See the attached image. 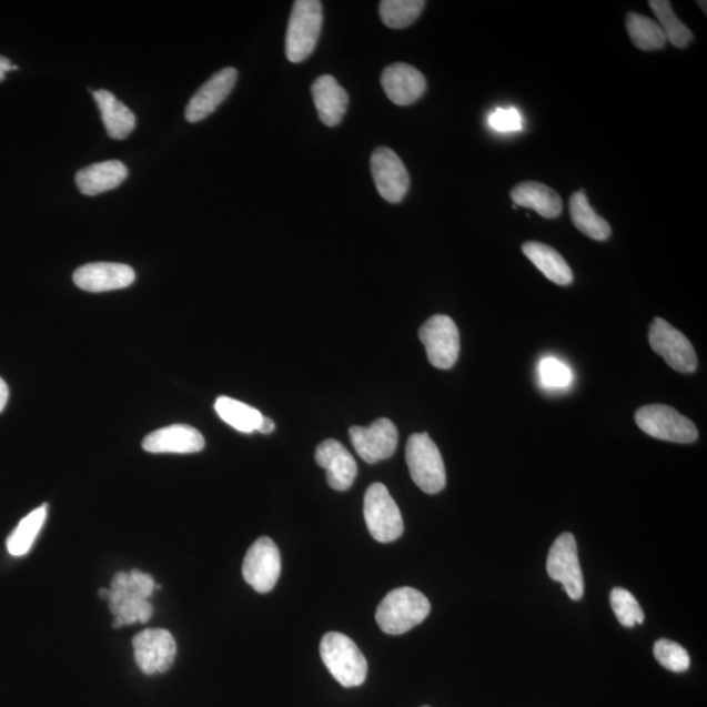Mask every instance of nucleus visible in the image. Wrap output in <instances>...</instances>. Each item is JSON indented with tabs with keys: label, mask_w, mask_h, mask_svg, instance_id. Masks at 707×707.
<instances>
[{
	"label": "nucleus",
	"mask_w": 707,
	"mask_h": 707,
	"mask_svg": "<svg viewBox=\"0 0 707 707\" xmlns=\"http://www.w3.org/2000/svg\"><path fill=\"white\" fill-rule=\"evenodd\" d=\"M430 610L432 605L424 594L412 587H401L384 597L375 617L384 633L400 636L424 623Z\"/></svg>",
	"instance_id": "1"
},
{
	"label": "nucleus",
	"mask_w": 707,
	"mask_h": 707,
	"mask_svg": "<svg viewBox=\"0 0 707 707\" xmlns=\"http://www.w3.org/2000/svg\"><path fill=\"white\" fill-rule=\"evenodd\" d=\"M320 654L324 665L342 687H360L366 681L367 660L352 638L337 632L326 633L320 644Z\"/></svg>",
	"instance_id": "2"
},
{
	"label": "nucleus",
	"mask_w": 707,
	"mask_h": 707,
	"mask_svg": "<svg viewBox=\"0 0 707 707\" xmlns=\"http://www.w3.org/2000/svg\"><path fill=\"white\" fill-rule=\"evenodd\" d=\"M323 4L319 0H296L286 34V55L301 63L315 52L323 28Z\"/></svg>",
	"instance_id": "3"
},
{
	"label": "nucleus",
	"mask_w": 707,
	"mask_h": 707,
	"mask_svg": "<svg viewBox=\"0 0 707 707\" xmlns=\"http://www.w3.org/2000/svg\"><path fill=\"white\" fill-rule=\"evenodd\" d=\"M405 455L414 484L422 492L436 494L444 489L446 468L440 448L428 434H413L407 441Z\"/></svg>",
	"instance_id": "4"
},
{
	"label": "nucleus",
	"mask_w": 707,
	"mask_h": 707,
	"mask_svg": "<svg viewBox=\"0 0 707 707\" xmlns=\"http://www.w3.org/2000/svg\"><path fill=\"white\" fill-rule=\"evenodd\" d=\"M364 519L378 543L396 542L404 534L403 515L383 484L371 485L364 495Z\"/></svg>",
	"instance_id": "5"
},
{
	"label": "nucleus",
	"mask_w": 707,
	"mask_h": 707,
	"mask_svg": "<svg viewBox=\"0 0 707 707\" xmlns=\"http://www.w3.org/2000/svg\"><path fill=\"white\" fill-rule=\"evenodd\" d=\"M636 424L655 440L689 444L698 437L694 422L668 405L654 404L640 407L636 413Z\"/></svg>",
	"instance_id": "6"
},
{
	"label": "nucleus",
	"mask_w": 707,
	"mask_h": 707,
	"mask_svg": "<svg viewBox=\"0 0 707 707\" xmlns=\"http://www.w3.org/2000/svg\"><path fill=\"white\" fill-rule=\"evenodd\" d=\"M420 340L426 349L427 360L434 367L450 370L461 354V334L451 317L436 315L421 326Z\"/></svg>",
	"instance_id": "7"
},
{
	"label": "nucleus",
	"mask_w": 707,
	"mask_h": 707,
	"mask_svg": "<svg viewBox=\"0 0 707 707\" xmlns=\"http://www.w3.org/2000/svg\"><path fill=\"white\" fill-rule=\"evenodd\" d=\"M546 570L553 580L563 583L565 593L572 600H580L585 595L578 545L570 532H565L553 543L546 560Z\"/></svg>",
	"instance_id": "8"
},
{
	"label": "nucleus",
	"mask_w": 707,
	"mask_h": 707,
	"mask_svg": "<svg viewBox=\"0 0 707 707\" xmlns=\"http://www.w3.org/2000/svg\"><path fill=\"white\" fill-rule=\"evenodd\" d=\"M648 341L654 352L663 356L670 368L681 374L695 373L698 361L694 345L666 320L654 319Z\"/></svg>",
	"instance_id": "9"
},
{
	"label": "nucleus",
	"mask_w": 707,
	"mask_h": 707,
	"mask_svg": "<svg viewBox=\"0 0 707 707\" xmlns=\"http://www.w3.org/2000/svg\"><path fill=\"white\" fill-rule=\"evenodd\" d=\"M282 570L279 546L271 537H261L246 552L243 577L259 594L271 593Z\"/></svg>",
	"instance_id": "10"
},
{
	"label": "nucleus",
	"mask_w": 707,
	"mask_h": 707,
	"mask_svg": "<svg viewBox=\"0 0 707 707\" xmlns=\"http://www.w3.org/2000/svg\"><path fill=\"white\" fill-rule=\"evenodd\" d=\"M138 667L145 675L164 674L178 654L176 640L164 629H145L133 639Z\"/></svg>",
	"instance_id": "11"
},
{
	"label": "nucleus",
	"mask_w": 707,
	"mask_h": 707,
	"mask_svg": "<svg viewBox=\"0 0 707 707\" xmlns=\"http://www.w3.org/2000/svg\"><path fill=\"white\" fill-rule=\"evenodd\" d=\"M371 172L378 194L390 203H400L411 186L410 172L403 160L388 148H378L371 156Z\"/></svg>",
	"instance_id": "12"
},
{
	"label": "nucleus",
	"mask_w": 707,
	"mask_h": 707,
	"mask_svg": "<svg viewBox=\"0 0 707 707\" xmlns=\"http://www.w3.org/2000/svg\"><path fill=\"white\" fill-rule=\"evenodd\" d=\"M349 434L356 454L368 464L386 461L398 444L397 427L388 418L377 420L370 427L353 426Z\"/></svg>",
	"instance_id": "13"
},
{
	"label": "nucleus",
	"mask_w": 707,
	"mask_h": 707,
	"mask_svg": "<svg viewBox=\"0 0 707 707\" xmlns=\"http://www.w3.org/2000/svg\"><path fill=\"white\" fill-rule=\"evenodd\" d=\"M74 283L80 290L89 293H105L127 289L135 281L133 267L125 264H114V262H94L77 269Z\"/></svg>",
	"instance_id": "14"
},
{
	"label": "nucleus",
	"mask_w": 707,
	"mask_h": 707,
	"mask_svg": "<svg viewBox=\"0 0 707 707\" xmlns=\"http://www.w3.org/2000/svg\"><path fill=\"white\" fill-rule=\"evenodd\" d=\"M236 80L238 71L233 68H225L211 77L189 101L185 109L186 121L195 123L208 119L229 98Z\"/></svg>",
	"instance_id": "15"
},
{
	"label": "nucleus",
	"mask_w": 707,
	"mask_h": 707,
	"mask_svg": "<svg viewBox=\"0 0 707 707\" xmlns=\"http://www.w3.org/2000/svg\"><path fill=\"white\" fill-rule=\"evenodd\" d=\"M382 85L393 104L407 107L424 97L427 83L425 75L413 65L395 63L383 71Z\"/></svg>",
	"instance_id": "16"
},
{
	"label": "nucleus",
	"mask_w": 707,
	"mask_h": 707,
	"mask_svg": "<svg viewBox=\"0 0 707 707\" xmlns=\"http://www.w3.org/2000/svg\"><path fill=\"white\" fill-rule=\"evenodd\" d=\"M316 463L326 471L327 484L337 492L353 486L358 465L350 452L339 441L327 440L320 444L315 454Z\"/></svg>",
	"instance_id": "17"
},
{
	"label": "nucleus",
	"mask_w": 707,
	"mask_h": 707,
	"mask_svg": "<svg viewBox=\"0 0 707 707\" xmlns=\"http://www.w3.org/2000/svg\"><path fill=\"white\" fill-rule=\"evenodd\" d=\"M142 446L151 454H195L205 448V437L192 426L172 425L145 436Z\"/></svg>",
	"instance_id": "18"
},
{
	"label": "nucleus",
	"mask_w": 707,
	"mask_h": 707,
	"mask_svg": "<svg viewBox=\"0 0 707 707\" xmlns=\"http://www.w3.org/2000/svg\"><path fill=\"white\" fill-rule=\"evenodd\" d=\"M311 91L320 120L330 128L340 125L349 105V94L344 87L334 77L323 75L315 80Z\"/></svg>",
	"instance_id": "19"
},
{
	"label": "nucleus",
	"mask_w": 707,
	"mask_h": 707,
	"mask_svg": "<svg viewBox=\"0 0 707 707\" xmlns=\"http://www.w3.org/2000/svg\"><path fill=\"white\" fill-rule=\"evenodd\" d=\"M129 174L128 166L119 160L94 163L77 173L75 182L84 195H98L119 188Z\"/></svg>",
	"instance_id": "20"
},
{
	"label": "nucleus",
	"mask_w": 707,
	"mask_h": 707,
	"mask_svg": "<svg viewBox=\"0 0 707 707\" xmlns=\"http://www.w3.org/2000/svg\"><path fill=\"white\" fill-rule=\"evenodd\" d=\"M512 200L516 206L535 210L543 218L554 219L563 213V199L542 182H521L513 189Z\"/></svg>",
	"instance_id": "21"
},
{
	"label": "nucleus",
	"mask_w": 707,
	"mask_h": 707,
	"mask_svg": "<svg viewBox=\"0 0 707 707\" xmlns=\"http://www.w3.org/2000/svg\"><path fill=\"white\" fill-rule=\"evenodd\" d=\"M93 98L100 109L108 135L115 141L127 140L137 125L134 113L109 91H94Z\"/></svg>",
	"instance_id": "22"
},
{
	"label": "nucleus",
	"mask_w": 707,
	"mask_h": 707,
	"mask_svg": "<svg viewBox=\"0 0 707 707\" xmlns=\"http://www.w3.org/2000/svg\"><path fill=\"white\" fill-rule=\"evenodd\" d=\"M522 251L532 264L553 283L568 286L573 282L574 275L570 266L554 248L543 243L528 242L523 244Z\"/></svg>",
	"instance_id": "23"
},
{
	"label": "nucleus",
	"mask_w": 707,
	"mask_h": 707,
	"mask_svg": "<svg viewBox=\"0 0 707 707\" xmlns=\"http://www.w3.org/2000/svg\"><path fill=\"white\" fill-rule=\"evenodd\" d=\"M570 216L572 221L583 235L597 242H605L612 233L610 224L595 213L589 205L585 192H577L570 199Z\"/></svg>",
	"instance_id": "24"
},
{
	"label": "nucleus",
	"mask_w": 707,
	"mask_h": 707,
	"mask_svg": "<svg viewBox=\"0 0 707 707\" xmlns=\"http://www.w3.org/2000/svg\"><path fill=\"white\" fill-rule=\"evenodd\" d=\"M215 411L225 424L244 434L257 432L261 420L264 417L254 407L224 396L216 400Z\"/></svg>",
	"instance_id": "25"
},
{
	"label": "nucleus",
	"mask_w": 707,
	"mask_h": 707,
	"mask_svg": "<svg viewBox=\"0 0 707 707\" xmlns=\"http://www.w3.org/2000/svg\"><path fill=\"white\" fill-rule=\"evenodd\" d=\"M48 516V505H42L39 508L24 517L19 523V526L14 528L9 541H7V549H9L11 556L21 557L31 551L36 537L39 536L40 531L46 523Z\"/></svg>",
	"instance_id": "26"
},
{
	"label": "nucleus",
	"mask_w": 707,
	"mask_h": 707,
	"mask_svg": "<svg viewBox=\"0 0 707 707\" xmlns=\"http://www.w3.org/2000/svg\"><path fill=\"white\" fill-rule=\"evenodd\" d=\"M626 29L630 39L638 49L645 52L660 50L666 47L667 39L661 28L656 21L640 13H628L626 17Z\"/></svg>",
	"instance_id": "27"
},
{
	"label": "nucleus",
	"mask_w": 707,
	"mask_h": 707,
	"mask_svg": "<svg viewBox=\"0 0 707 707\" xmlns=\"http://www.w3.org/2000/svg\"><path fill=\"white\" fill-rule=\"evenodd\" d=\"M648 6L652 7L655 17L658 18L659 27L665 33L667 41L676 48H687L690 41L694 40V33L676 17L673 4L667 2V0H652Z\"/></svg>",
	"instance_id": "28"
},
{
	"label": "nucleus",
	"mask_w": 707,
	"mask_h": 707,
	"mask_svg": "<svg viewBox=\"0 0 707 707\" xmlns=\"http://www.w3.org/2000/svg\"><path fill=\"white\" fill-rule=\"evenodd\" d=\"M425 6L424 0H383L378 6V12L386 27L403 29L420 18Z\"/></svg>",
	"instance_id": "29"
},
{
	"label": "nucleus",
	"mask_w": 707,
	"mask_h": 707,
	"mask_svg": "<svg viewBox=\"0 0 707 707\" xmlns=\"http://www.w3.org/2000/svg\"><path fill=\"white\" fill-rule=\"evenodd\" d=\"M610 605L618 623L624 625L625 628H633V626L645 622L643 608H640L636 597L628 589L619 587L612 589Z\"/></svg>",
	"instance_id": "30"
},
{
	"label": "nucleus",
	"mask_w": 707,
	"mask_h": 707,
	"mask_svg": "<svg viewBox=\"0 0 707 707\" xmlns=\"http://www.w3.org/2000/svg\"><path fill=\"white\" fill-rule=\"evenodd\" d=\"M655 659L673 673L681 674L690 667V656L679 644L669 639L656 640L654 645Z\"/></svg>",
	"instance_id": "31"
},
{
	"label": "nucleus",
	"mask_w": 707,
	"mask_h": 707,
	"mask_svg": "<svg viewBox=\"0 0 707 707\" xmlns=\"http://www.w3.org/2000/svg\"><path fill=\"white\" fill-rule=\"evenodd\" d=\"M541 378L546 388H565L572 383V370L556 358H545L541 363Z\"/></svg>",
	"instance_id": "32"
},
{
	"label": "nucleus",
	"mask_w": 707,
	"mask_h": 707,
	"mask_svg": "<svg viewBox=\"0 0 707 707\" xmlns=\"http://www.w3.org/2000/svg\"><path fill=\"white\" fill-rule=\"evenodd\" d=\"M489 125L498 133H515L523 130L522 114L515 108L495 109L489 115Z\"/></svg>",
	"instance_id": "33"
},
{
	"label": "nucleus",
	"mask_w": 707,
	"mask_h": 707,
	"mask_svg": "<svg viewBox=\"0 0 707 707\" xmlns=\"http://www.w3.org/2000/svg\"><path fill=\"white\" fill-rule=\"evenodd\" d=\"M130 574V578L133 579L135 585L140 586L150 594L154 593L155 582L150 577L149 574L142 573L140 570H133Z\"/></svg>",
	"instance_id": "34"
},
{
	"label": "nucleus",
	"mask_w": 707,
	"mask_h": 707,
	"mask_svg": "<svg viewBox=\"0 0 707 707\" xmlns=\"http://www.w3.org/2000/svg\"><path fill=\"white\" fill-rule=\"evenodd\" d=\"M12 70H18L17 65H12L9 58L0 55V83L6 79L7 72Z\"/></svg>",
	"instance_id": "35"
},
{
	"label": "nucleus",
	"mask_w": 707,
	"mask_h": 707,
	"mask_svg": "<svg viewBox=\"0 0 707 707\" xmlns=\"http://www.w3.org/2000/svg\"><path fill=\"white\" fill-rule=\"evenodd\" d=\"M10 391L2 377H0V413L4 411L7 401H9Z\"/></svg>",
	"instance_id": "36"
},
{
	"label": "nucleus",
	"mask_w": 707,
	"mask_h": 707,
	"mask_svg": "<svg viewBox=\"0 0 707 707\" xmlns=\"http://www.w3.org/2000/svg\"><path fill=\"white\" fill-rule=\"evenodd\" d=\"M274 428H275L274 421L265 417L264 415V417H262L261 420V424L257 428V432H260L261 434H271L274 432Z\"/></svg>",
	"instance_id": "37"
},
{
	"label": "nucleus",
	"mask_w": 707,
	"mask_h": 707,
	"mask_svg": "<svg viewBox=\"0 0 707 707\" xmlns=\"http://www.w3.org/2000/svg\"><path fill=\"white\" fill-rule=\"evenodd\" d=\"M123 625H125V622H123V619L121 617H117L115 616L114 622H113V628L120 629V628H122Z\"/></svg>",
	"instance_id": "38"
},
{
	"label": "nucleus",
	"mask_w": 707,
	"mask_h": 707,
	"mask_svg": "<svg viewBox=\"0 0 707 707\" xmlns=\"http://www.w3.org/2000/svg\"><path fill=\"white\" fill-rule=\"evenodd\" d=\"M101 599H109V595H111V589L101 588L99 592Z\"/></svg>",
	"instance_id": "39"
},
{
	"label": "nucleus",
	"mask_w": 707,
	"mask_h": 707,
	"mask_svg": "<svg viewBox=\"0 0 707 707\" xmlns=\"http://www.w3.org/2000/svg\"><path fill=\"white\" fill-rule=\"evenodd\" d=\"M424 707H430V706H424Z\"/></svg>",
	"instance_id": "40"
}]
</instances>
